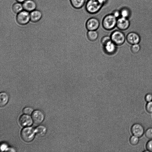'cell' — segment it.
<instances>
[{
	"mask_svg": "<svg viewBox=\"0 0 152 152\" xmlns=\"http://www.w3.org/2000/svg\"><path fill=\"white\" fill-rule=\"evenodd\" d=\"M116 45L112 40H110L104 46L105 52L108 54L113 55L116 51Z\"/></svg>",
	"mask_w": 152,
	"mask_h": 152,
	"instance_id": "cell-11",
	"label": "cell"
},
{
	"mask_svg": "<svg viewBox=\"0 0 152 152\" xmlns=\"http://www.w3.org/2000/svg\"><path fill=\"white\" fill-rule=\"evenodd\" d=\"M33 109L29 107L24 108L23 110V113L26 115H31L33 113Z\"/></svg>",
	"mask_w": 152,
	"mask_h": 152,
	"instance_id": "cell-25",
	"label": "cell"
},
{
	"mask_svg": "<svg viewBox=\"0 0 152 152\" xmlns=\"http://www.w3.org/2000/svg\"><path fill=\"white\" fill-rule=\"evenodd\" d=\"M112 41L116 45H121L125 42L126 37L124 32L121 30H115L113 31L111 35Z\"/></svg>",
	"mask_w": 152,
	"mask_h": 152,
	"instance_id": "cell-3",
	"label": "cell"
},
{
	"mask_svg": "<svg viewBox=\"0 0 152 152\" xmlns=\"http://www.w3.org/2000/svg\"><path fill=\"white\" fill-rule=\"evenodd\" d=\"M117 19L111 13L105 15L103 18L102 24L104 28L107 30L113 29L116 26Z\"/></svg>",
	"mask_w": 152,
	"mask_h": 152,
	"instance_id": "cell-2",
	"label": "cell"
},
{
	"mask_svg": "<svg viewBox=\"0 0 152 152\" xmlns=\"http://www.w3.org/2000/svg\"><path fill=\"white\" fill-rule=\"evenodd\" d=\"M120 12L121 17L128 18L130 16L131 12L129 9L126 7L122 6L119 9Z\"/></svg>",
	"mask_w": 152,
	"mask_h": 152,
	"instance_id": "cell-17",
	"label": "cell"
},
{
	"mask_svg": "<svg viewBox=\"0 0 152 152\" xmlns=\"http://www.w3.org/2000/svg\"><path fill=\"white\" fill-rule=\"evenodd\" d=\"M111 40V37L108 36H105L102 38L101 43L103 45Z\"/></svg>",
	"mask_w": 152,
	"mask_h": 152,
	"instance_id": "cell-27",
	"label": "cell"
},
{
	"mask_svg": "<svg viewBox=\"0 0 152 152\" xmlns=\"http://www.w3.org/2000/svg\"><path fill=\"white\" fill-rule=\"evenodd\" d=\"M139 137L134 135L132 136L129 138V142L132 145H137L139 141Z\"/></svg>",
	"mask_w": 152,
	"mask_h": 152,
	"instance_id": "cell-21",
	"label": "cell"
},
{
	"mask_svg": "<svg viewBox=\"0 0 152 152\" xmlns=\"http://www.w3.org/2000/svg\"><path fill=\"white\" fill-rule=\"evenodd\" d=\"M2 147H3V148H2V149H1L2 150H4L5 148V145H2Z\"/></svg>",
	"mask_w": 152,
	"mask_h": 152,
	"instance_id": "cell-31",
	"label": "cell"
},
{
	"mask_svg": "<svg viewBox=\"0 0 152 152\" xmlns=\"http://www.w3.org/2000/svg\"><path fill=\"white\" fill-rule=\"evenodd\" d=\"M99 21L95 17L89 18L86 23V27L88 31L96 30L99 28Z\"/></svg>",
	"mask_w": 152,
	"mask_h": 152,
	"instance_id": "cell-6",
	"label": "cell"
},
{
	"mask_svg": "<svg viewBox=\"0 0 152 152\" xmlns=\"http://www.w3.org/2000/svg\"><path fill=\"white\" fill-rule=\"evenodd\" d=\"M30 19L31 21L36 22L40 20L42 17L41 12L38 10H34L30 13Z\"/></svg>",
	"mask_w": 152,
	"mask_h": 152,
	"instance_id": "cell-14",
	"label": "cell"
},
{
	"mask_svg": "<svg viewBox=\"0 0 152 152\" xmlns=\"http://www.w3.org/2000/svg\"><path fill=\"white\" fill-rule=\"evenodd\" d=\"M145 109L148 113H152V101L147 102L145 106Z\"/></svg>",
	"mask_w": 152,
	"mask_h": 152,
	"instance_id": "cell-24",
	"label": "cell"
},
{
	"mask_svg": "<svg viewBox=\"0 0 152 152\" xmlns=\"http://www.w3.org/2000/svg\"><path fill=\"white\" fill-rule=\"evenodd\" d=\"M145 137L149 139H152V128H148L145 132Z\"/></svg>",
	"mask_w": 152,
	"mask_h": 152,
	"instance_id": "cell-23",
	"label": "cell"
},
{
	"mask_svg": "<svg viewBox=\"0 0 152 152\" xmlns=\"http://www.w3.org/2000/svg\"><path fill=\"white\" fill-rule=\"evenodd\" d=\"M35 132L31 127H27L23 128L21 132V138L25 141L28 142L33 139Z\"/></svg>",
	"mask_w": 152,
	"mask_h": 152,
	"instance_id": "cell-4",
	"label": "cell"
},
{
	"mask_svg": "<svg viewBox=\"0 0 152 152\" xmlns=\"http://www.w3.org/2000/svg\"><path fill=\"white\" fill-rule=\"evenodd\" d=\"M72 7L78 9L82 8L86 3V0H69Z\"/></svg>",
	"mask_w": 152,
	"mask_h": 152,
	"instance_id": "cell-15",
	"label": "cell"
},
{
	"mask_svg": "<svg viewBox=\"0 0 152 152\" xmlns=\"http://www.w3.org/2000/svg\"><path fill=\"white\" fill-rule=\"evenodd\" d=\"M104 6L101 0H88L85 4V9L88 13L94 14L98 13Z\"/></svg>",
	"mask_w": 152,
	"mask_h": 152,
	"instance_id": "cell-1",
	"label": "cell"
},
{
	"mask_svg": "<svg viewBox=\"0 0 152 152\" xmlns=\"http://www.w3.org/2000/svg\"><path fill=\"white\" fill-rule=\"evenodd\" d=\"M146 150L148 152H152V139L148 141L146 145Z\"/></svg>",
	"mask_w": 152,
	"mask_h": 152,
	"instance_id": "cell-26",
	"label": "cell"
},
{
	"mask_svg": "<svg viewBox=\"0 0 152 152\" xmlns=\"http://www.w3.org/2000/svg\"><path fill=\"white\" fill-rule=\"evenodd\" d=\"M140 46L139 44L132 45L131 47V50L134 54L138 53L140 51Z\"/></svg>",
	"mask_w": 152,
	"mask_h": 152,
	"instance_id": "cell-22",
	"label": "cell"
},
{
	"mask_svg": "<svg viewBox=\"0 0 152 152\" xmlns=\"http://www.w3.org/2000/svg\"><path fill=\"white\" fill-rule=\"evenodd\" d=\"M32 119L29 115H21L19 119L20 125L23 127H28L31 126L32 124Z\"/></svg>",
	"mask_w": 152,
	"mask_h": 152,
	"instance_id": "cell-12",
	"label": "cell"
},
{
	"mask_svg": "<svg viewBox=\"0 0 152 152\" xmlns=\"http://www.w3.org/2000/svg\"><path fill=\"white\" fill-rule=\"evenodd\" d=\"M23 8L22 4L16 2L12 6V10L15 13L18 14L23 10Z\"/></svg>",
	"mask_w": 152,
	"mask_h": 152,
	"instance_id": "cell-19",
	"label": "cell"
},
{
	"mask_svg": "<svg viewBox=\"0 0 152 152\" xmlns=\"http://www.w3.org/2000/svg\"><path fill=\"white\" fill-rule=\"evenodd\" d=\"M111 14L117 19L121 17L120 12L119 10H114L112 11Z\"/></svg>",
	"mask_w": 152,
	"mask_h": 152,
	"instance_id": "cell-28",
	"label": "cell"
},
{
	"mask_svg": "<svg viewBox=\"0 0 152 152\" xmlns=\"http://www.w3.org/2000/svg\"><path fill=\"white\" fill-rule=\"evenodd\" d=\"M131 132L133 135L140 138L142 136L145 132L144 128L141 124L136 123L131 126Z\"/></svg>",
	"mask_w": 152,
	"mask_h": 152,
	"instance_id": "cell-7",
	"label": "cell"
},
{
	"mask_svg": "<svg viewBox=\"0 0 152 152\" xmlns=\"http://www.w3.org/2000/svg\"><path fill=\"white\" fill-rule=\"evenodd\" d=\"M98 35V33L96 30L88 31L87 33L88 39L91 41H94L96 39Z\"/></svg>",
	"mask_w": 152,
	"mask_h": 152,
	"instance_id": "cell-20",
	"label": "cell"
},
{
	"mask_svg": "<svg viewBox=\"0 0 152 152\" xmlns=\"http://www.w3.org/2000/svg\"><path fill=\"white\" fill-rule=\"evenodd\" d=\"M130 22L128 18L121 17L117 20L116 26L120 30L124 31L129 27Z\"/></svg>",
	"mask_w": 152,
	"mask_h": 152,
	"instance_id": "cell-8",
	"label": "cell"
},
{
	"mask_svg": "<svg viewBox=\"0 0 152 152\" xmlns=\"http://www.w3.org/2000/svg\"><path fill=\"white\" fill-rule=\"evenodd\" d=\"M16 19L17 22L19 24H26L30 20V13L28 11L23 10L17 14Z\"/></svg>",
	"mask_w": 152,
	"mask_h": 152,
	"instance_id": "cell-5",
	"label": "cell"
},
{
	"mask_svg": "<svg viewBox=\"0 0 152 152\" xmlns=\"http://www.w3.org/2000/svg\"><path fill=\"white\" fill-rule=\"evenodd\" d=\"M9 97L8 94L5 92H3L0 94V106L3 107L8 102Z\"/></svg>",
	"mask_w": 152,
	"mask_h": 152,
	"instance_id": "cell-16",
	"label": "cell"
},
{
	"mask_svg": "<svg viewBox=\"0 0 152 152\" xmlns=\"http://www.w3.org/2000/svg\"><path fill=\"white\" fill-rule=\"evenodd\" d=\"M145 101L147 102L152 101V94L148 93L146 94L145 97Z\"/></svg>",
	"mask_w": 152,
	"mask_h": 152,
	"instance_id": "cell-29",
	"label": "cell"
},
{
	"mask_svg": "<svg viewBox=\"0 0 152 152\" xmlns=\"http://www.w3.org/2000/svg\"><path fill=\"white\" fill-rule=\"evenodd\" d=\"M31 116L34 122L37 124L41 123L44 118L43 113L39 110H36L34 111L32 113Z\"/></svg>",
	"mask_w": 152,
	"mask_h": 152,
	"instance_id": "cell-10",
	"label": "cell"
},
{
	"mask_svg": "<svg viewBox=\"0 0 152 152\" xmlns=\"http://www.w3.org/2000/svg\"><path fill=\"white\" fill-rule=\"evenodd\" d=\"M22 4L24 10L28 12L35 10L37 7L36 3L33 0H26Z\"/></svg>",
	"mask_w": 152,
	"mask_h": 152,
	"instance_id": "cell-13",
	"label": "cell"
},
{
	"mask_svg": "<svg viewBox=\"0 0 152 152\" xmlns=\"http://www.w3.org/2000/svg\"><path fill=\"white\" fill-rule=\"evenodd\" d=\"M47 131L46 128L43 126H38L35 130V133L38 137H42L45 134Z\"/></svg>",
	"mask_w": 152,
	"mask_h": 152,
	"instance_id": "cell-18",
	"label": "cell"
},
{
	"mask_svg": "<svg viewBox=\"0 0 152 152\" xmlns=\"http://www.w3.org/2000/svg\"><path fill=\"white\" fill-rule=\"evenodd\" d=\"M26 0H16L17 2L20 3H23Z\"/></svg>",
	"mask_w": 152,
	"mask_h": 152,
	"instance_id": "cell-30",
	"label": "cell"
},
{
	"mask_svg": "<svg viewBox=\"0 0 152 152\" xmlns=\"http://www.w3.org/2000/svg\"><path fill=\"white\" fill-rule=\"evenodd\" d=\"M126 39L131 45L138 44L140 41V37L137 33L132 32L129 33L126 36Z\"/></svg>",
	"mask_w": 152,
	"mask_h": 152,
	"instance_id": "cell-9",
	"label": "cell"
}]
</instances>
